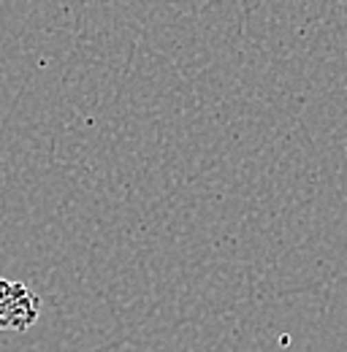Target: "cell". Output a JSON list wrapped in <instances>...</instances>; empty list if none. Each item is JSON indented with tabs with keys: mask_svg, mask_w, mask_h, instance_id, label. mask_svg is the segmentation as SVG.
Returning <instances> with one entry per match:
<instances>
[]
</instances>
